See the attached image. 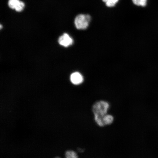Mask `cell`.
<instances>
[{
  "label": "cell",
  "mask_w": 158,
  "mask_h": 158,
  "mask_svg": "<svg viewBox=\"0 0 158 158\" xmlns=\"http://www.w3.org/2000/svg\"><path fill=\"white\" fill-rule=\"evenodd\" d=\"M110 104L105 100L98 101L93 105L92 110L95 122L100 127H104V120L109 114Z\"/></svg>",
  "instance_id": "1"
},
{
  "label": "cell",
  "mask_w": 158,
  "mask_h": 158,
  "mask_svg": "<svg viewBox=\"0 0 158 158\" xmlns=\"http://www.w3.org/2000/svg\"><path fill=\"white\" fill-rule=\"evenodd\" d=\"M91 19V17L89 15H78L74 19L75 27L78 29H86L89 27Z\"/></svg>",
  "instance_id": "2"
},
{
  "label": "cell",
  "mask_w": 158,
  "mask_h": 158,
  "mask_svg": "<svg viewBox=\"0 0 158 158\" xmlns=\"http://www.w3.org/2000/svg\"><path fill=\"white\" fill-rule=\"evenodd\" d=\"M8 5L10 8L19 12L22 11L25 6L24 3L20 0H9Z\"/></svg>",
  "instance_id": "3"
},
{
  "label": "cell",
  "mask_w": 158,
  "mask_h": 158,
  "mask_svg": "<svg viewBox=\"0 0 158 158\" xmlns=\"http://www.w3.org/2000/svg\"><path fill=\"white\" fill-rule=\"evenodd\" d=\"M58 43L59 44L64 47H68L72 45L73 40L68 33H64L59 37Z\"/></svg>",
  "instance_id": "4"
},
{
  "label": "cell",
  "mask_w": 158,
  "mask_h": 158,
  "mask_svg": "<svg viewBox=\"0 0 158 158\" xmlns=\"http://www.w3.org/2000/svg\"><path fill=\"white\" fill-rule=\"evenodd\" d=\"M83 80V77L80 73L74 72L71 75V81L74 85H78L81 84Z\"/></svg>",
  "instance_id": "5"
},
{
  "label": "cell",
  "mask_w": 158,
  "mask_h": 158,
  "mask_svg": "<svg viewBox=\"0 0 158 158\" xmlns=\"http://www.w3.org/2000/svg\"><path fill=\"white\" fill-rule=\"evenodd\" d=\"M65 156L66 158H79L78 154L76 152L73 150H68L65 153ZM54 158H60L56 157Z\"/></svg>",
  "instance_id": "6"
},
{
  "label": "cell",
  "mask_w": 158,
  "mask_h": 158,
  "mask_svg": "<svg viewBox=\"0 0 158 158\" xmlns=\"http://www.w3.org/2000/svg\"><path fill=\"white\" fill-rule=\"evenodd\" d=\"M105 3L106 6L109 7H114L119 0H102Z\"/></svg>",
  "instance_id": "7"
},
{
  "label": "cell",
  "mask_w": 158,
  "mask_h": 158,
  "mask_svg": "<svg viewBox=\"0 0 158 158\" xmlns=\"http://www.w3.org/2000/svg\"><path fill=\"white\" fill-rule=\"evenodd\" d=\"M134 5L140 6L145 7L147 4V0H132Z\"/></svg>",
  "instance_id": "8"
},
{
  "label": "cell",
  "mask_w": 158,
  "mask_h": 158,
  "mask_svg": "<svg viewBox=\"0 0 158 158\" xmlns=\"http://www.w3.org/2000/svg\"><path fill=\"white\" fill-rule=\"evenodd\" d=\"M0 27H1V29H2V25H1V26H0Z\"/></svg>",
  "instance_id": "9"
}]
</instances>
